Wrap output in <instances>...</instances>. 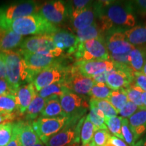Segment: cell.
<instances>
[{
    "label": "cell",
    "mask_w": 146,
    "mask_h": 146,
    "mask_svg": "<svg viewBox=\"0 0 146 146\" xmlns=\"http://www.w3.org/2000/svg\"><path fill=\"white\" fill-rule=\"evenodd\" d=\"M98 10L97 23L104 35L113 28L129 29L135 26L136 15L129 1H96Z\"/></svg>",
    "instance_id": "6da1fadb"
},
{
    "label": "cell",
    "mask_w": 146,
    "mask_h": 146,
    "mask_svg": "<svg viewBox=\"0 0 146 146\" xmlns=\"http://www.w3.org/2000/svg\"><path fill=\"white\" fill-rule=\"evenodd\" d=\"M1 54L6 66L7 81L15 92L20 87L33 83L37 74L28 68L18 50L1 53Z\"/></svg>",
    "instance_id": "7a4b0ae2"
},
{
    "label": "cell",
    "mask_w": 146,
    "mask_h": 146,
    "mask_svg": "<svg viewBox=\"0 0 146 146\" xmlns=\"http://www.w3.org/2000/svg\"><path fill=\"white\" fill-rule=\"evenodd\" d=\"M0 28L12 31L21 36L50 35L58 29L45 20L39 14L18 18L14 21L3 23Z\"/></svg>",
    "instance_id": "3957f363"
},
{
    "label": "cell",
    "mask_w": 146,
    "mask_h": 146,
    "mask_svg": "<svg viewBox=\"0 0 146 146\" xmlns=\"http://www.w3.org/2000/svg\"><path fill=\"white\" fill-rule=\"evenodd\" d=\"M18 50L54 58H60L64 53L63 50L56 46L52 37L47 35L32 36L24 39Z\"/></svg>",
    "instance_id": "277c9868"
},
{
    "label": "cell",
    "mask_w": 146,
    "mask_h": 146,
    "mask_svg": "<svg viewBox=\"0 0 146 146\" xmlns=\"http://www.w3.org/2000/svg\"><path fill=\"white\" fill-rule=\"evenodd\" d=\"M41 4L35 1H19L0 6V26L18 18L36 14Z\"/></svg>",
    "instance_id": "5b68a950"
},
{
    "label": "cell",
    "mask_w": 146,
    "mask_h": 146,
    "mask_svg": "<svg viewBox=\"0 0 146 146\" xmlns=\"http://www.w3.org/2000/svg\"><path fill=\"white\" fill-rule=\"evenodd\" d=\"M73 55L77 61L110 60V54L106 47L104 39H91L80 43Z\"/></svg>",
    "instance_id": "8992f818"
},
{
    "label": "cell",
    "mask_w": 146,
    "mask_h": 146,
    "mask_svg": "<svg viewBox=\"0 0 146 146\" xmlns=\"http://www.w3.org/2000/svg\"><path fill=\"white\" fill-rule=\"evenodd\" d=\"M72 66H66L64 62L58 63L38 73L33 84L36 92L52 84L62 81L70 72Z\"/></svg>",
    "instance_id": "52a82bcc"
},
{
    "label": "cell",
    "mask_w": 146,
    "mask_h": 146,
    "mask_svg": "<svg viewBox=\"0 0 146 146\" xmlns=\"http://www.w3.org/2000/svg\"><path fill=\"white\" fill-rule=\"evenodd\" d=\"M84 118L77 125L76 120H68V123L61 131L47 139L43 143L45 146H70L79 143L80 131Z\"/></svg>",
    "instance_id": "ba28073f"
},
{
    "label": "cell",
    "mask_w": 146,
    "mask_h": 146,
    "mask_svg": "<svg viewBox=\"0 0 146 146\" xmlns=\"http://www.w3.org/2000/svg\"><path fill=\"white\" fill-rule=\"evenodd\" d=\"M38 14L56 27L64 23L69 19L67 2L60 0L49 1L41 4Z\"/></svg>",
    "instance_id": "9c48e42d"
},
{
    "label": "cell",
    "mask_w": 146,
    "mask_h": 146,
    "mask_svg": "<svg viewBox=\"0 0 146 146\" xmlns=\"http://www.w3.org/2000/svg\"><path fill=\"white\" fill-rule=\"evenodd\" d=\"M62 108L67 118L76 120L81 116L89 107L84 96L68 91L60 98Z\"/></svg>",
    "instance_id": "30bf717a"
},
{
    "label": "cell",
    "mask_w": 146,
    "mask_h": 146,
    "mask_svg": "<svg viewBox=\"0 0 146 146\" xmlns=\"http://www.w3.org/2000/svg\"><path fill=\"white\" fill-rule=\"evenodd\" d=\"M127 29L113 28L108 31L104 35V40L109 54H123L129 53L134 46L127 41L125 35Z\"/></svg>",
    "instance_id": "8fae6325"
},
{
    "label": "cell",
    "mask_w": 146,
    "mask_h": 146,
    "mask_svg": "<svg viewBox=\"0 0 146 146\" xmlns=\"http://www.w3.org/2000/svg\"><path fill=\"white\" fill-rule=\"evenodd\" d=\"M68 118L39 117L33 122L32 126L39 139L43 142L59 132L67 125Z\"/></svg>",
    "instance_id": "7c38bea8"
},
{
    "label": "cell",
    "mask_w": 146,
    "mask_h": 146,
    "mask_svg": "<svg viewBox=\"0 0 146 146\" xmlns=\"http://www.w3.org/2000/svg\"><path fill=\"white\" fill-rule=\"evenodd\" d=\"M64 85L71 92L81 96H88L95 85L92 78L81 74L72 66L68 75L64 80Z\"/></svg>",
    "instance_id": "4fadbf2b"
},
{
    "label": "cell",
    "mask_w": 146,
    "mask_h": 146,
    "mask_svg": "<svg viewBox=\"0 0 146 146\" xmlns=\"http://www.w3.org/2000/svg\"><path fill=\"white\" fill-rule=\"evenodd\" d=\"M18 51L23 56L28 68L36 74L52 66L63 62L62 60L60 58H54L45 54L23 52L20 50H18Z\"/></svg>",
    "instance_id": "5bb4252c"
},
{
    "label": "cell",
    "mask_w": 146,
    "mask_h": 146,
    "mask_svg": "<svg viewBox=\"0 0 146 146\" xmlns=\"http://www.w3.org/2000/svg\"><path fill=\"white\" fill-rule=\"evenodd\" d=\"M72 66L81 74L90 78L101 73L110 72L114 68V63L111 60H92L76 61Z\"/></svg>",
    "instance_id": "9a60e30c"
},
{
    "label": "cell",
    "mask_w": 146,
    "mask_h": 146,
    "mask_svg": "<svg viewBox=\"0 0 146 146\" xmlns=\"http://www.w3.org/2000/svg\"><path fill=\"white\" fill-rule=\"evenodd\" d=\"M50 36L56 46L65 51L68 55L74 54L79 44L75 35L66 29L58 28Z\"/></svg>",
    "instance_id": "2e32d148"
},
{
    "label": "cell",
    "mask_w": 146,
    "mask_h": 146,
    "mask_svg": "<svg viewBox=\"0 0 146 146\" xmlns=\"http://www.w3.org/2000/svg\"><path fill=\"white\" fill-rule=\"evenodd\" d=\"M98 19V10L96 1H91L88 6L74 19L70 21L74 31L85 29L96 23Z\"/></svg>",
    "instance_id": "e0dca14e"
},
{
    "label": "cell",
    "mask_w": 146,
    "mask_h": 146,
    "mask_svg": "<svg viewBox=\"0 0 146 146\" xmlns=\"http://www.w3.org/2000/svg\"><path fill=\"white\" fill-rule=\"evenodd\" d=\"M36 94V91L33 83L23 85L18 89L15 96L18 115L23 116L24 114H25L27 108Z\"/></svg>",
    "instance_id": "ac0fdd59"
},
{
    "label": "cell",
    "mask_w": 146,
    "mask_h": 146,
    "mask_svg": "<svg viewBox=\"0 0 146 146\" xmlns=\"http://www.w3.org/2000/svg\"><path fill=\"white\" fill-rule=\"evenodd\" d=\"M23 36L10 30L0 28V53L15 51L23 41Z\"/></svg>",
    "instance_id": "d6986e66"
},
{
    "label": "cell",
    "mask_w": 146,
    "mask_h": 146,
    "mask_svg": "<svg viewBox=\"0 0 146 146\" xmlns=\"http://www.w3.org/2000/svg\"><path fill=\"white\" fill-rule=\"evenodd\" d=\"M16 124L18 128L19 139L22 146H34L39 141V137L30 122L18 120L16 122Z\"/></svg>",
    "instance_id": "ffe728a7"
},
{
    "label": "cell",
    "mask_w": 146,
    "mask_h": 146,
    "mask_svg": "<svg viewBox=\"0 0 146 146\" xmlns=\"http://www.w3.org/2000/svg\"><path fill=\"white\" fill-rule=\"evenodd\" d=\"M129 123L137 141L146 132V109H139L129 118Z\"/></svg>",
    "instance_id": "44dd1931"
},
{
    "label": "cell",
    "mask_w": 146,
    "mask_h": 146,
    "mask_svg": "<svg viewBox=\"0 0 146 146\" xmlns=\"http://www.w3.org/2000/svg\"><path fill=\"white\" fill-rule=\"evenodd\" d=\"M127 41L134 47H146V25H135L125 31Z\"/></svg>",
    "instance_id": "7402d4cb"
},
{
    "label": "cell",
    "mask_w": 146,
    "mask_h": 146,
    "mask_svg": "<svg viewBox=\"0 0 146 146\" xmlns=\"http://www.w3.org/2000/svg\"><path fill=\"white\" fill-rule=\"evenodd\" d=\"M41 117L58 118L66 117L60 102V98L52 97L46 99V103L41 113Z\"/></svg>",
    "instance_id": "603a6c76"
},
{
    "label": "cell",
    "mask_w": 146,
    "mask_h": 146,
    "mask_svg": "<svg viewBox=\"0 0 146 146\" xmlns=\"http://www.w3.org/2000/svg\"><path fill=\"white\" fill-rule=\"evenodd\" d=\"M146 61V47H135L129 54V64L135 72H141Z\"/></svg>",
    "instance_id": "cb8c5ba5"
},
{
    "label": "cell",
    "mask_w": 146,
    "mask_h": 146,
    "mask_svg": "<svg viewBox=\"0 0 146 146\" xmlns=\"http://www.w3.org/2000/svg\"><path fill=\"white\" fill-rule=\"evenodd\" d=\"M74 33L79 43L91 39H104V35L97 22L87 28L76 31Z\"/></svg>",
    "instance_id": "d4e9b609"
},
{
    "label": "cell",
    "mask_w": 146,
    "mask_h": 146,
    "mask_svg": "<svg viewBox=\"0 0 146 146\" xmlns=\"http://www.w3.org/2000/svg\"><path fill=\"white\" fill-rule=\"evenodd\" d=\"M45 103H46V100L41 98L36 92V94L25 112L26 113L25 118L27 121L30 122L34 120H35L39 115L41 114L42 110L44 108Z\"/></svg>",
    "instance_id": "484cf974"
},
{
    "label": "cell",
    "mask_w": 146,
    "mask_h": 146,
    "mask_svg": "<svg viewBox=\"0 0 146 146\" xmlns=\"http://www.w3.org/2000/svg\"><path fill=\"white\" fill-rule=\"evenodd\" d=\"M69 91L64 85V81L58 82V83L52 84L48 86L44 87L41 91H38L37 94L43 98V99H48L52 97H58L60 98L66 92Z\"/></svg>",
    "instance_id": "4316f807"
},
{
    "label": "cell",
    "mask_w": 146,
    "mask_h": 146,
    "mask_svg": "<svg viewBox=\"0 0 146 146\" xmlns=\"http://www.w3.org/2000/svg\"><path fill=\"white\" fill-rule=\"evenodd\" d=\"M15 113H18L15 95L6 94L0 96V115Z\"/></svg>",
    "instance_id": "83f0119b"
},
{
    "label": "cell",
    "mask_w": 146,
    "mask_h": 146,
    "mask_svg": "<svg viewBox=\"0 0 146 146\" xmlns=\"http://www.w3.org/2000/svg\"><path fill=\"white\" fill-rule=\"evenodd\" d=\"M89 108H90V111L87 114V116L94 125L96 131L100 130V129L108 130L105 124V116L104 113L91 103H89Z\"/></svg>",
    "instance_id": "f1b7e54d"
},
{
    "label": "cell",
    "mask_w": 146,
    "mask_h": 146,
    "mask_svg": "<svg viewBox=\"0 0 146 146\" xmlns=\"http://www.w3.org/2000/svg\"><path fill=\"white\" fill-rule=\"evenodd\" d=\"M96 131V128L87 115L86 117L84 118L80 131V139L82 146H86L91 143Z\"/></svg>",
    "instance_id": "f546056e"
},
{
    "label": "cell",
    "mask_w": 146,
    "mask_h": 146,
    "mask_svg": "<svg viewBox=\"0 0 146 146\" xmlns=\"http://www.w3.org/2000/svg\"><path fill=\"white\" fill-rule=\"evenodd\" d=\"M107 100L116 109L118 114L129 101L127 94L123 89L116 91L112 90Z\"/></svg>",
    "instance_id": "4dcf8cb0"
},
{
    "label": "cell",
    "mask_w": 146,
    "mask_h": 146,
    "mask_svg": "<svg viewBox=\"0 0 146 146\" xmlns=\"http://www.w3.org/2000/svg\"><path fill=\"white\" fill-rule=\"evenodd\" d=\"M123 89L127 94L129 101L133 102L139 108H144L141 100V95L143 91L141 89L133 83Z\"/></svg>",
    "instance_id": "1f68e13d"
},
{
    "label": "cell",
    "mask_w": 146,
    "mask_h": 146,
    "mask_svg": "<svg viewBox=\"0 0 146 146\" xmlns=\"http://www.w3.org/2000/svg\"><path fill=\"white\" fill-rule=\"evenodd\" d=\"M92 1L88 0H74V1H67L69 12V20L74 19L79 15Z\"/></svg>",
    "instance_id": "d6a6232c"
},
{
    "label": "cell",
    "mask_w": 146,
    "mask_h": 146,
    "mask_svg": "<svg viewBox=\"0 0 146 146\" xmlns=\"http://www.w3.org/2000/svg\"><path fill=\"white\" fill-rule=\"evenodd\" d=\"M89 103L93 104L98 108H99L104 113L105 118H112L117 116V111L107 100H98L91 98Z\"/></svg>",
    "instance_id": "836d02e7"
},
{
    "label": "cell",
    "mask_w": 146,
    "mask_h": 146,
    "mask_svg": "<svg viewBox=\"0 0 146 146\" xmlns=\"http://www.w3.org/2000/svg\"><path fill=\"white\" fill-rule=\"evenodd\" d=\"M123 118L120 116H114L112 118H105V124L108 130L113 135V136L123 140L122 134V120Z\"/></svg>",
    "instance_id": "e575fe53"
},
{
    "label": "cell",
    "mask_w": 146,
    "mask_h": 146,
    "mask_svg": "<svg viewBox=\"0 0 146 146\" xmlns=\"http://www.w3.org/2000/svg\"><path fill=\"white\" fill-rule=\"evenodd\" d=\"M112 91L106 83H95L88 96L94 99L107 100Z\"/></svg>",
    "instance_id": "d590c367"
},
{
    "label": "cell",
    "mask_w": 146,
    "mask_h": 146,
    "mask_svg": "<svg viewBox=\"0 0 146 146\" xmlns=\"http://www.w3.org/2000/svg\"><path fill=\"white\" fill-rule=\"evenodd\" d=\"M14 123H5L0 125V146H6L12 137Z\"/></svg>",
    "instance_id": "8d00e7d4"
},
{
    "label": "cell",
    "mask_w": 146,
    "mask_h": 146,
    "mask_svg": "<svg viewBox=\"0 0 146 146\" xmlns=\"http://www.w3.org/2000/svg\"><path fill=\"white\" fill-rule=\"evenodd\" d=\"M121 131L124 141H125L126 143L129 146H135L136 143V141L133 131L130 127V125H129L128 118H123Z\"/></svg>",
    "instance_id": "74e56055"
},
{
    "label": "cell",
    "mask_w": 146,
    "mask_h": 146,
    "mask_svg": "<svg viewBox=\"0 0 146 146\" xmlns=\"http://www.w3.org/2000/svg\"><path fill=\"white\" fill-rule=\"evenodd\" d=\"M110 137L108 130H98L95 132L91 143L94 146H106Z\"/></svg>",
    "instance_id": "f35d334b"
},
{
    "label": "cell",
    "mask_w": 146,
    "mask_h": 146,
    "mask_svg": "<svg viewBox=\"0 0 146 146\" xmlns=\"http://www.w3.org/2000/svg\"><path fill=\"white\" fill-rule=\"evenodd\" d=\"M131 9L134 14L140 15L142 17L146 16V0H134L129 1Z\"/></svg>",
    "instance_id": "ab89813d"
},
{
    "label": "cell",
    "mask_w": 146,
    "mask_h": 146,
    "mask_svg": "<svg viewBox=\"0 0 146 146\" xmlns=\"http://www.w3.org/2000/svg\"><path fill=\"white\" fill-rule=\"evenodd\" d=\"M139 109L141 108H139L137 106H136L135 104H133V102L128 101V102L126 104L125 106L119 111L118 114H119L120 117L123 118H130L131 116L134 114Z\"/></svg>",
    "instance_id": "60d3db41"
},
{
    "label": "cell",
    "mask_w": 146,
    "mask_h": 146,
    "mask_svg": "<svg viewBox=\"0 0 146 146\" xmlns=\"http://www.w3.org/2000/svg\"><path fill=\"white\" fill-rule=\"evenodd\" d=\"M129 54L130 52L123 54H110V60L114 64L129 66Z\"/></svg>",
    "instance_id": "b9f144b4"
},
{
    "label": "cell",
    "mask_w": 146,
    "mask_h": 146,
    "mask_svg": "<svg viewBox=\"0 0 146 146\" xmlns=\"http://www.w3.org/2000/svg\"><path fill=\"white\" fill-rule=\"evenodd\" d=\"M133 83L146 92V76L141 72H135Z\"/></svg>",
    "instance_id": "7bdbcfd3"
},
{
    "label": "cell",
    "mask_w": 146,
    "mask_h": 146,
    "mask_svg": "<svg viewBox=\"0 0 146 146\" xmlns=\"http://www.w3.org/2000/svg\"><path fill=\"white\" fill-rule=\"evenodd\" d=\"M16 92L12 89V87L9 85L7 80L1 79L0 78V96L6 94L15 95Z\"/></svg>",
    "instance_id": "ee69618b"
},
{
    "label": "cell",
    "mask_w": 146,
    "mask_h": 146,
    "mask_svg": "<svg viewBox=\"0 0 146 146\" xmlns=\"http://www.w3.org/2000/svg\"><path fill=\"white\" fill-rule=\"evenodd\" d=\"M6 146H22L21 141L19 139V133H18V128L16 124V122L14 123V130L12 137L10 141L9 142Z\"/></svg>",
    "instance_id": "f6af8a7d"
},
{
    "label": "cell",
    "mask_w": 146,
    "mask_h": 146,
    "mask_svg": "<svg viewBox=\"0 0 146 146\" xmlns=\"http://www.w3.org/2000/svg\"><path fill=\"white\" fill-rule=\"evenodd\" d=\"M110 72H105L103 73H101V74H98V75H96L93 76L92 79L94 80L95 83H106V80L107 77L108 76Z\"/></svg>",
    "instance_id": "bcb514c9"
},
{
    "label": "cell",
    "mask_w": 146,
    "mask_h": 146,
    "mask_svg": "<svg viewBox=\"0 0 146 146\" xmlns=\"http://www.w3.org/2000/svg\"><path fill=\"white\" fill-rule=\"evenodd\" d=\"M17 113L12 114H2L0 115V125L5 123H12L16 118Z\"/></svg>",
    "instance_id": "7dc6e473"
},
{
    "label": "cell",
    "mask_w": 146,
    "mask_h": 146,
    "mask_svg": "<svg viewBox=\"0 0 146 146\" xmlns=\"http://www.w3.org/2000/svg\"><path fill=\"white\" fill-rule=\"evenodd\" d=\"M0 78L7 80V71L4 60H3L1 53H0Z\"/></svg>",
    "instance_id": "c3c4849f"
},
{
    "label": "cell",
    "mask_w": 146,
    "mask_h": 146,
    "mask_svg": "<svg viewBox=\"0 0 146 146\" xmlns=\"http://www.w3.org/2000/svg\"><path fill=\"white\" fill-rule=\"evenodd\" d=\"M109 141L114 146H128L127 144L123 140L120 139L113 135H111Z\"/></svg>",
    "instance_id": "681fc988"
},
{
    "label": "cell",
    "mask_w": 146,
    "mask_h": 146,
    "mask_svg": "<svg viewBox=\"0 0 146 146\" xmlns=\"http://www.w3.org/2000/svg\"><path fill=\"white\" fill-rule=\"evenodd\" d=\"M135 146H146V135L143 138L141 139L138 142H137Z\"/></svg>",
    "instance_id": "f907efd6"
},
{
    "label": "cell",
    "mask_w": 146,
    "mask_h": 146,
    "mask_svg": "<svg viewBox=\"0 0 146 146\" xmlns=\"http://www.w3.org/2000/svg\"><path fill=\"white\" fill-rule=\"evenodd\" d=\"M141 100H142V103H143V108L145 109H146V92L145 91H143V92L142 93Z\"/></svg>",
    "instance_id": "816d5d0a"
},
{
    "label": "cell",
    "mask_w": 146,
    "mask_h": 146,
    "mask_svg": "<svg viewBox=\"0 0 146 146\" xmlns=\"http://www.w3.org/2000/svg\"><path fill=\"white\" fill-rule=\"evenodd\" d=\"M141 73H143L144 75L146 76V61L143 65V69H142V70H141Z\"/></svg>",
    "instance_id": "f5cc1de1"
},
{
    "label": "cell",
    "mask_w": 146,
    "mask_h": 146,
    "mask_svg": "<svg viewBox=\"0 0 146 146\" xmlns=\"http://www.w3.org/2000/svg\"><path fill=\"white\" fill-rule=\"evenodd\" d=\"M34 146H45V145L43 143V142H42L41 140H39V141H38Z\"/></svg>",
    "instance_id": "db71d44e"
},
{
    "label": "cell",
    "mask_w": 146,
    "mask_h": 146,
    "mask_svg": "<svg viewBox=\"0 0 146 146\" xmlns=\"http://www.w3.org/2000/svg\"><path fill=\"white\" fill-rule=\"evenodd\" d=\"M106 146H114V145H112V144L110 142L108 141V143H107L106 145Z\"/></svg>",
    "instance_id": "11a10c76"
},
{
    "label": "cell",
    "mask_w": 146,
    "mask_h": 146,
    "mask_svg": "<svg viewBox=\"0 0 146 146\" xmlns=\"http://www.w3.org/2000/svg\"><path fill=\"white\" fill-rule=\"evenodd\" d=\"M70 146H80V145H78V143H73L72 145H71Z\"/></svg>",
    "instance_id": "9f6ffc18"
},
{
    "label": "cell",
    "mask_w": 146,
    "mask_h": 146,
    "mask_svg": "<svg viewBox=\"0 0 146 146\" xmlns=\"http://www.w3.org/2000/svg\"><path fill=\"white\" fill-rule=\"evenodd\" d=\"M86 146H94V145H93L91 143H89V145H86Z\"/></svg>",
    "instance_id": "6f0895ef"
},
{
    "label": "cell",
    "mask_w": 146,
    "mask_h": 146,
    "mask_svg": "<svg viewBox=\"0 0 146 146\" xmlns=\"http://www.w3.org/2000/svg\"><path fill=\"white\" fill-rule=\"evenodd\" d=\"M0 56H1V55H0Z\"/></svg>",
    "instance_id": "680465c9"
}]
</instances>
